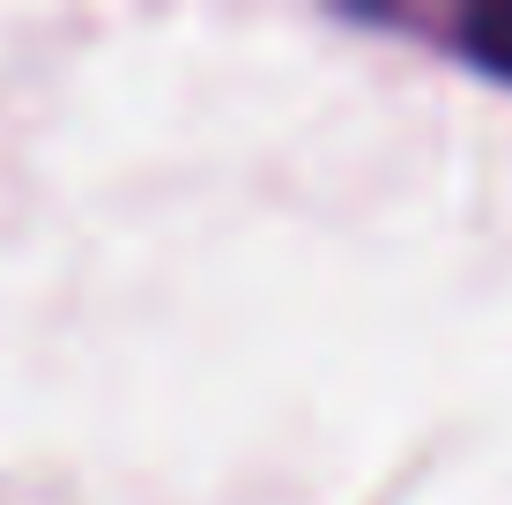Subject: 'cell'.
Here are the masks:
<instances>
[{
  "label": "cell",
  "mask_w": 512,
  "mask_h": 505,
  "mask_svg": "<svg viewBox=\"0 0 512 505\" xmlns=\"http://www.w3.org/2000/svg\"><path fill=\"white\" fill-rule=\"evenodd\" d=\"M461 60L512 90V0H483L461 15Z\"/></svg>",
  "instance_id": "6da1fadb"
}]
</instances>
